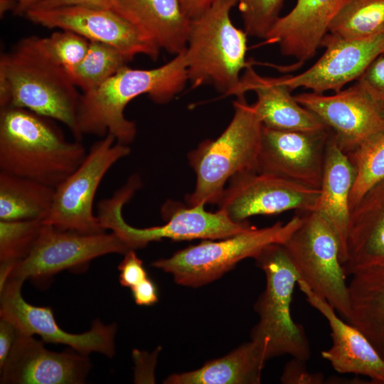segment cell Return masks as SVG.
Masks as SVG:
<instances>
[{"instance_id":"41","label":"cell","mask_w":384,"mask_h":384,"mask_svg":"<svg viewBox=\"0 0 384 384\" xmlns=\"http://www.w3.org/2000/svg\"><path fill=\"white\" fill-rule=\"evenodd\" d=\"M17 6L14 11L16 14H25L26 12L41 0H16Z\"/></svg>"},{"instance_id":"13","label":"cell","mask_w":384,"mask_h":384,"mask_svg":"<svg viewBox=\"0 0 384 384\" xmlns=\"http://www.w3.org/2000/svg\"><path fill=\"white\" fill-rule=\"evenodd\" d=\"M25 16L48 28L67 30L88 41L111 46L132 60L145 55L155 60L161 48L145 33L112 9L68 6L53 9H28Z\"/></svg>"},{"instance_id":"30","label":"cell","mask_w":384,"mask_h":384,"mask_svg":"<svg viewBox=\"0 0 384 384\" xmlns=\"http://www.w3.org/2000/svg\"><path fill=\"white\" fill-rule=\"evenodd\" d=\"M348 156L355 170L349 196L352 210L369 190L384 181V133Z\"/></svg>"},{"instance_id":"32","label":"cell","mask_w":384,"mask_h":384,"mask_svg":"<svg viewBox=\"0 0 384 384\" xmlns=\"http://www.w3.org/2000/svg\"><path fill=\"white\" fill-rule=\"evenodd\" d=\"M43 224L39 220H0V267L13 269L23 260L38 238Z\"/></svg>"},{"instance_id":"6","label":"cell","mask_w":384,"mask_h":384,"mask_svg":"<svg viewBox=\"0 0 384 384\" xmlns=\"http://www.w3.org/2000/svg\"><path fill=\"white\" fill-rule=\"evenodd\" d=\"M265 274V288L255 304L259 321L250 333L251 341L266 360L282 355L306 361L311 356L302 325L291 315L294 289L300 274L282 244L265 247L255 258Z\"/></svg>"},{"instance_id":"27","label":"cell","mask_w":384,"mask_h":384,"mask_svg":"<svg viewBox=\"0 0 384 384\" xmlns=\"http://www.w3.org/2000/svg\"><path fill=\"white\" fill-rule=\"evenodd\" d=\"M55 188L0 171V220H39L52 208Z\"/></svg>"},{"instance_id":"40","label":"cell","mask_w":384,"mask_h":384,"mask_svg":"<svg viewBox=\"0 0 384 384\" xmlns=\"http://www.w3.org/2000/svg\"><path fill=\"white\" fill-rule=\"evenodd\" d=\"M215 0H179L186 14L194 18L205 11Z\"/></svg>"},{"instance_id":"4","label":"cell","mask_w":384,"mask_h":384,"mask_svg":"<svg viewBox=\"0 0 384 384\" xmlns=\"http://www.w3.org/2000/svg\"><path fill=\"white\" fill-rule=\"evenodd\" d=\"M234 114L228 127L213 140H206L191 151L188 160L196 176L188 206L218 203L228 181L257 172L262 123L245 95L233 102Z\"/></svg>"},{"instance_id":"28","label":"cell","mask_w":384,"mask_h":384,"mask_svg":"<svg viewBox=\"0 0 384 384\" xmlns=\"http://www.w3.org/2000/svg\"><path fill=\"white\" fill-rule=\"evenodd\" d=\"M131 60V58L111 46L89 41L84 58L68 74L77 87L87 92L101 85Z\"/></svg>"},{"instance_id":"38","label":"cell","mask_w":384,"mask_h":384,"mask_svg":"<svg viewBox=\"0 0 384 384\" xmlns=\"http://www.w3.org/2000/svg\"><path fill=\"white\" fill-rule=\"evenodd\" d=\"M17 336V330L9 321L0 320V369L4 366Z\"/></svg>"},{"instance_id":"36","label":"cell","mask_w":384,"mask_h":384,"mask_svg":"<svg viewBox=\"0 0 384 384\" xmlns=\"http://www.w3.org/2000/svg\"><path fill=\"white\" fill-rule=\"evenodd\" d=\"M304 361L292 358L285 365L281 383L284 384H321L324 381V376L321 373L309 372Z\"/></svg>"},{"instance_id":"16","label":"cell","mask_w":384,"mask_h":384,"mask_svg":"<svg viewBox=\"0 0 384 384\" xmlns=\"http://www.w3.org/2000/svg\"><path fill=\"white\" fill-rule=\"evenodd\" d=\"M294 98L331 130L347 154L384 133V118L378 104L357 82L334 95L311 92Z\"/></svg>"},{"instance_id":"24","label":"cell","mask_w":384,"mask_h":384,"mask_svg":"<svg viewBox=\"0 0 384 384\" xmlns=\"http://www.w3.org/2000/svg\"><path fill=\"white\" fill-rule=\"evenodd\" d=\"M354 178L353 166L332 133L327 146L320 196L315 211L327 220L338 238L341 265L347 256V237L351 213L349 196Z\"/></svg>"},{"instance_id":"7","label":"cell","mask_w":384,"mask_h":384,"mask_svg":"<svg viewBox=\"0 0 384 384\" xmlns=\"http://www.w3.org/2000/svg\"><path fill=\"white\" fill-rule=\"evenodd\" d=\"M141 186L139 176L132 175L112 196L102 199L97 205V216L102 228L111 230L129 250L144 247L151 242L164 238L174 240L223 239L252 227L247 221L232 220L223 210L206 211L203 203L180 208L167 213L169 220L163 225L146 228L132 227L124 220L122 208Z\"/></svg>"},{"instance_id":"2","label":"cell","mask_w":384,"mask_h":384,"mask_svg":"<svg viewBox=\"0 0 384 384\" xmlns=\"http://www.w3.org/2000/svg\"><path fill=\"white\" fill-rule=\"evenodd\" d=\"M53 120L24 108H1L0 171L53 188L71 174L86 149L67 140Z\"/></svg>"},{"instance_id":"33","label":"cell","mask_w":384,"mask_h":384,"mask_svg":"<svg viewBox=\"0 0 384 384\" xmlns=\"http://www.w3.org/2000/svg\"><path fill=\"white\" fill-rule=\"evenodd\" d=\"M247 36L265 39L278 18L284 0H234Z\"/></svg>"},{"instance_id":"12","label":"cell","mask_w":384,"mask_h":384,"mask_svg":"<svg viewBox=\"0 0 384 384\" xmlns=\"http://www.w3.org/2000/svg\"><path fill=\"white\" fill-rule=\"evenodd\" d=\"M319 196L320 189L270 174L248 172L230 179L218 204V210L232 220L244 222L251 216L291 210L300 213L314 211Z\"/></svg>"},{"instance_id":"8","label":"cell","mask_w":384,"mask_h":384,"mask_svg":"<svg viewBox=\"0 0 384 384\" xmlns=\"http://www.w3.org/2000/svg\"><path fill=\"white\" fill-rule=\"evenodd\" d=\"M302 220L300 213L285 223L277 221L260 229L252 227L218 242L205 240L179 250L169 258L154 261L151 265L171 274L181 285H204L220 277L240 261L255 258L267 246L284 245Z\"/></svg>"},{"instance_id":"25","label":"cell","mask_w":384,"mask_h":384,"mask_svg":"<svg viewBox=\"0 0 384 384\" xmlns=\"http://www.w3.org/2000/svg\"><path fill=\"white\" fill-rule=\"evenodd\" d=\"M351 276L348 321L368 338L384 360V262Z\"/></svg>"},{"instance_id":"29","label":"cell","mask_w":384,"mask_h":384,"mask_svg":"<svg viewBox=\"0 0 384 384\" xmlns=\"http://www.w3.org/2000/svg\"><path fill=\"white\" fill-rule=\"evenodd\" d=\"M384 30V0H348L329 25L328 33L360 39Z\"/></svg>"},{"instance_id":"31","label":"cell","mask_w":384,"mask_h":384,"mask_svg":"<svg viewBox=\"0 0 384 384\" xmlns=\"http://www.w3.org/2000/svg\"><path fill=\"white\" fill-rule=\"evenodd\" d=\"M21 41L34 51L63 68L67 73L80 63L89 46L87 39L67 30L58 31L47 37L31 36Z\"/></svg>"},{"instance_id":"26","label":"cell","mask_w":384,"mask_h":384,"mask_svg":"<svg viewBox=\"0 0 384 384\" xmlns=\"http://www.w3.org/2000/svg\"><path fill=\"white\" fill-rule=\"evenodd\" d=\"M267 361L252 341L227 355L211 360L201 368L169 376L166 384H258Z\"/></svg>"},{"instance_id":"21","label":"cell","mask_w":384,"mask_h":384,"mask_svg":"<svg viewBox=\"0 0 384 384\" xmlns=\"http://www.w3.org/2000/svg\"><path fill=\"white\" fill-rule=\"evenodd\" d=\"M254 92L257 101L252 105L262 124L280 130L316 132L329 129L314 112L301 105L282 83L281 78L259 75L249 62L233 93L236 97Z\"/></svg>"},{"instance_id":"15","label":"cell","mask_w":384,"mask_h":384,"mask_svg":"<svg viewBox=\"0 0 384 384\" xmlns=\"http://www.w3.org/2000/svg\"><path fill=\"white\" fill-rule=\"evenodd\" d=\"M332 132L280 130L262 126L257 172L320 189Z\"/></svg>"},{"instance_id":"5","label":"cell","mask_w":384,"mask_h":384,"mask_svg":"<svg viewBox=\"0 0 384 384\" xmlns=\"http://www.w3.org/2000/svg\"><path fill=\"white\" fill-rule=\"evenodd\" d=\"M234 0H215L192 18L185 55L193 88L211 85L224 95H233L246 60L247 34L230 18Z\"/></svg>"},{"instance_id":"11","label":"cell","mask_w":384,"mask_h":384,"mask_svg":"<svg viewBox=\"0 0 384 384\" xmlns=\"http://www.w3.org/2000/svg\"><path fill=\"white\" fill-rule=\"evenodd\" d=\"M128 251L112 232L83 234L43 223L30 252L14 265L9 278L47 280L64 270L82 267L96 257Z\"/></svg>"},{"instance_id":"34","label":"cell","mask_w":384,"mask_h":384,"mask_svg":"<svg viewBox=\"0 0 384 384\" xmlns=\"http://www.w3.org/2000/svg\"><path fill=\"white\" fill-rule=\"evenodd\" d=\"M378 104L384 98V53L378 55L356 80Z\"/></svg>"},{"instance_id":"9","label":"cell","mask_w":384,"mask_h":384,"mask_svg":"<svg viewBox=\"0 0 384 384\" xmlns=\"http://www.w3.org/2000/svg\"><path fill=\"white\" fill-rule=\"evenodd\" d=\"M302 223L284 247L301 279L348 321L351 316L348 284L340 260L338 238L318 212L301 213Z\"/></svg>"},{"instance_id":"18","label":"cell","mask_w":384,"mask_h":384,"mask_svg":"<svg viewBox=\"0 0 384 384\" xmlns=\"http://www.w3.org/2000/svg\"><path fill=\"white\" fill-rule=\"evenodd\" d=\"M90 368L87 356L46 349L33 336L17 331L16 341L1 368V383L79 384Z\"/></svg>"},{"instance_id":"1","label":"cell","mask_w":384,"mask_h":384,"mask_svg":"<svg viewBox=\"0 0 384 384\" xmlns=\"http://www.w3.org/2000/svg\"><path fill=\"white\" fill-rule=\"evenodd\" d=\"M188 82L185 50L169 62L152 69L127 65L94 90L80 95L78 125L80 134L100 137L112 134L117 142L128 145L137 134L134 122L124 114L134 98L147 95L156 103H166L183 90Z\"/></svg>"},{"instance_id":"14","label":"cell","mask_w":384,"mask_h":384,"mask_svg":"<svg viewBox=\"0 0 384 384\" xmlns=\"http://www.w3.org/2000/svg\"><path fill=\"white\" fill-rule=\"evenodd\" d=\"M23 282L9 278L0 289L1 318L10 321L18 332L40 336L45 342L64 344L86 356L92 352L100 353L108 357L114 354L116 324L105 325L97 319L86 332L78 334L68 333L56 323L50 307L34 306L23 299L21 294Z\"/></svg>"},{"instance_id":"43","label":"cell","mask_w":384,"mask_h":384,"mask_svg":"<svg viewBox=\"0 0 384 384\" xmlns=\"http://www.w3.org/2000/svg\"><path fill=\"white\" fill-rule=\"evenodd\" d=\"M378 105H379V107H380V110L381 114H382V116H383V118H384V98H383V100L378 104Z\"/></svg>"},{"instance_id":"3","label":"cell","mask_w":384,"mask_h":384,"mask_svg":"<svg viewBox=\"0 0 384 384\" xmlns=\"http://www.w3.org/2000/svg\"><path fill=\"white\" fill-rule=\"evenodd\" d=\"M80 95L65 70L21 41L0 58V107H19L65 124L75 140Z\"/></svg>"},{"instance_id":"19","label":"cell","mask_w":384,"mask_h":384,"mask_svg":"<svg viewBox=\"0 0 384 384\" xmlns=\"http://www.w3.org/2000/svg\"><path fill=\"white\" fill-rule=\"evenodd\" d=\"M297 285L309 304L326 318L331 329L332 346L321 351L322 358L339 373L363 375L372 383L384 384V360L368 338L355 326L341 319L335 309L304 281L299 279Z\"/></svg>"},{"instance_id":"17","label":"cell","mask_w":384,"mask_h":384,"mask_svg":"<svg viewBox=\"0 0 384 384\" xmlns=\"http://www.w3.org/2000/svg\"><path fill=\"white\" fill-rule=\"evenodd\" d=\"M321 47L325 51L319 60L305 71L281 77L291 91L299 87L323 94L338 92L348 82L357 80L370 63L384 53V30L360 39H347L327 33Z\"/></svg>"},{"instance_id":"10","label":"cell","mask_w":384,"mask_h":384,"mask_svg":"<svg viewBox=\"0 0 384 384\" xmlns=\"http://www.w3.org/2000/svg\"><path fill=\"white\" fill-rule=\"evenodd\" d=\"M129 153L128 145L117 142L110 133L93 143L79 166L55 188L52 208L43 223L83 234L105 232L93 213L95 194L107 172Z\"/></svg>"},{"instance_id":"35","label":"cell","mask_w":384,"mask_h":384,"mask_svg":"<svg viewBox=\"0 0 384 384\" xmlns=\"http://www.w3.org/2000/svg\"><path fill=\"white\" fill-rule=\"evenodd\" d=\"M118 266L119 282L122 286L129 287L141 283L148 278L142 260L139 258L134 250H129Z\"/></svg>"},{"instance_id":"22","label":"cell","mask_w":384,"mask_h":384,"mask_svg":"<svg viewBox=\"0 0 384 384\" xmlns=\"http://www.w3.org/2000/svg\"><path fill=\"white\" fill-rule=\"evenodd\" d=\"M384 262V181L362 198L351 210L347 256L342 265L346 276Z\"/></svg>"},{"instance_id":"23","label":"cell","mask_w":384,"mask_h":384,"mask_svg":"<svg viewBox=\"0 0 384 384\" xmlns=\"http://www.w3.org/2000/svg\"><path fill=\"white\" fill-rule=\"evenodd\" d=\"M112 10L148 35L161 49L185 50L191 19L179 0H114Z\"/></svg>"},{"instance_id":"39","label":"cell","mask_w":384,"mask_h":384,"mask_svg":"<svg viewBox=\"0 0 384 384\" xmlns=\"http://www.w3.org/2000/svg\"><path fill=\"white\" fill-rule=\"evenodd\" d=\"M131 289L134 302L138 305L151 306L158 301L156 287L149 277Z\"/></svg>"},{"instance_id":"37","label":"cell","mask_w":384,"mask_h":384,"mask_svg":"<svg viewBox=\"0 0 384 384\" xmlns=\"http://www.w3.org/2000/svg\"><path fill=\"white\" fill-rule=\"evenodd\" d=\"M114 2V0H41L31 9L46 10L68 6H84L112 9Z\"/></svg>"},{"instance_id":"20","label":"cell","mask_w":384,"mask_h":384,"mask_svg":"<svg viewBox=\"0 0 384 384\" xmlns=\"http://www.w3.org/2000/svg\"><path fill=\"white\" fill-rule=\"evenodd\" d=\"M347 1L297 0L288 14L278 18L264 44H276L283 55L297 60L288 70L299 68L315 55L330 23Z\"/></svg>"},{"instance_id":"42","label":"cell","mask_w":384,"mask_h":384,"mask_svg":"<svg viewBox=\"0 0 384 384\" xmlns=\"http://www.w3.org/2000/svg\"><path fill=\"white\" fill-rule=\"evenodd\" d=\"M16 0H0V14L4 15L8 11H15L17 6Z\"/></svg>"}]
</instances>
